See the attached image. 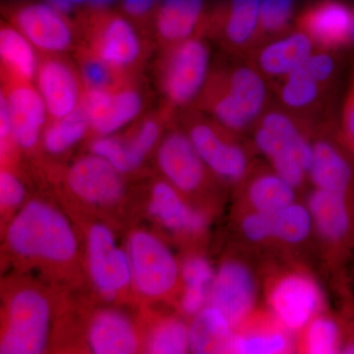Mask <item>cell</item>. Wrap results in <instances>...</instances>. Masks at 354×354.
Segmentation results:
<instances>
[{"label":"cell","mask_w":354,"mask_h":354,"mask_svg":"<svg viewBox=\"0 0 354 354\" xmlns=\"http://www.w3.org/2000/svg\"><path fill=\"white\" fill-rule=\"evenodd\" d=\"M271 104L267 81L246 62L211 67L190 108L244 135Z\"/></svg>","instance_id":"cell-1"},{"label":"cell","mask_w":354,"mask_h":354,"mask_svg":"<svg viewBox=\"0 0 354 354\" xmlns=\"http://www.w3.org/2000/svg\"><path fill=\"white\" fill-rule=\"evenodd\" d=\"M319 120L271 102L250 132L257 155L299 194L310 187L312 147Z\"/></svg>","instance_id":"cell-2"},{"label":"cell","mask_w":354,"mask_h":354,"mask_svg":"<svg viewBox=\"0 0 354 354\" xmlns=\"http://www.w3.org/2000/svg\"><path fill=\"white\" fill-rule=\"evenodd\" d=\"M262 304L297 335L311 319L329 309L323 286L305 259L269 255L258 258Z\"/></svg>","instance_id":"cell-3"},{"label":"cell","mask_w":354,"mask_h":354,"mask_svg":"<svg viewBox=\"0 0 354 354\" xmlns=\"http://www.w3.org/2000/svg\"><path fill=\"white\" fill-rule=\"evenodd\" d=\"M306 193L316 248L335 288L348 279L354 258V198L311 187Z\"/></svg>","instance_id":"cell-4"},{"label":"cell","mask_w":354,"mask_h":354,"mask_svg":"<svg viewBox=\"0 0 354 354\" xmlns=\"http://www.w3.org/2000/svg\"><path fill=\"white\" fill-rule=\"evenodd\" d=\"M184 131L200 157L223 183L237 187L257 162L252 142L196 109H183Z\"/></svg>","instance_id":"cell-5"},{"label":"cell","mask_w":354,"mask_h":354,"mask_svg":"<svg viewBox=\"0 0 354 354\" xmlns=\"http://www.w3.org/2000/svg\"><path fill=\"white\" fill-rule=\"evenodd\" d=\"M14 252L53 262H67L75 256L77 239L62 213L39 201L28 203L7 230Z\"/></svg>","instance_id":"cell-6"},{"label":"cell","mask_w":354,"mask_h":354,"mask_svg":"<svg viewBox=\"0 0 354 354\" xmlns=\"http://www.w3.org/2000/svg\"><path fill=\"white\" fill-rule=\"evenodd\" d=\"M209 48L201 35L160 48L156 83L162 104L178 113L192 106L209 75Z\"/></svg>","instance_id":"cell-7"},{"label":"cell","mask_w":354,"mask_h":354,"mask_svg":"<svg viewBox=\"0 0 354 354\" xmlns=\"http://www.w3.org/2000/svg\"><path fill=\"white\" fill-rule=\"evenodd\" d=\"M79 43L115 68L138 75L150 55V46L140 27L124 13L91 10L84 23Z\"/></svg>","instance_id":"cell-8"},{"label":"cell","mask_w":354,"mask_h":354,"mask_svg":"<svg viewBox=\"0 0 354 354\" xmlns=\"http://www.w3.org/2000/svg\"><path fill=\"white\" fill-rule=\"evenodd\" d=\"M337 53L315 50L290 75L272 83L276 102L292 113L319 120L339 75Z\"/></svg>","instance_id":"cell-9"},{"label":"cell","mask_w":354,"mask_h":354,"mask_svg":"<svg viewBox=\"0 0 354 354\" xmlns=\"http://www.w3.org/2000/svg\"><path fill=\"white\" fill-rule=\"evenodd\" d=\"M262 297L259 259L245 249L223 260L215 272L209 304L236 327L259 306Z\"/></svg>","instance_id":"cell-10"},{"label":"cell","mask_w":354,"mask_h":354,"mask_svg":"<svg viewBox=\"0 0 354 354\" xmlns=\"http://www.w3.org/2000/svg\"><path fill=\"white\" fill-rule=\"evenodd\" d=\"M8 22L39 53L66 55L79 44V31L68 15L44 0L21 2L14 6L8 14Z\"/></svg>","instance_id":"cell-11"},{"label":"cell","mask_w":354,"mask_h":354,"mask_svg":"<svg viewBox=\"0 0 354 354\" xmlns=\"http://www.w3.org/2000/svg\"><path fill=\"white\" fill-rule=\"evenodd\" d=\"M50 322V305L41 293L34 290L16 293L9 305L8 324L0 342V353H44Z\"/></svg>","instance_id":"cell-12"},{"label":"cell","mask_w":354,"mask_h":354,"mask_svg":"<svg viewBox=\"0 0 354 354\" xmlns=\"http://www.w3.org/2000/svg\"><path fill=\"white\" fill-rule=\"evenodd\" d=\"M309 185L354 198V160L339 139L337 125L328 120L317 122Z\"/></svg>","instance_id":"cell-13"},{"label":"cell","mask_w":354,"mask_h":354,"mask_svg":"<svg viewBox=\"0 0 354 354\" xmlns=\"http://www.w3.org/2000/svg\"><path fill=\"white\" fill-rule=\"evenodd\" d=\"M132 281L142 295L160 297L176 288L180 267L167 245L145 232H134L128 242Z\"/></svg>","instance_id":"cell-14"},{"label":"cell","mask_w":354,"mask_h":354,"mask_svg":"<svg viewBox=\"0 0 354 354\" xmlns=\"http://www.w3.org/2000/svg\"><path fill=\"white\" fill-rule=\"evenodd\" d=\"M261 0H227L205 15L198 35L220 44L232 57L243 59L253 48L259 23Z\"/></svg>","instance_id":"cell-15"},{"label":"cell","mask_w":354,"mask_h":354,"mask_svg":"<svg viewBox=\"0 0 354 354\" xmlns=\"http://www.w3.org/2000/svg\"><path fill=\"white\" fill-rule=\"evenodd\" d=\"M82 104L95 136L113 135L140 118L146 97L138 77L111 90L85 88Z\"/></svg>","instance_id":"cell-16"},{"label":"cell","mask_w":354,"mask_h":354,"mask_svg":"<svg viewBox=\"0 0 354 354\" xmlns=\"http://www.w3.org/2000/svg\"><path fill=\"white\" fill-rule=\"evenodd\" d=\"M35 86L43 97L48 118H62L82 104L85 85L75 62L66 55L39 53Z\"/></svg>","instance_id":"cell-17"},{"label":"cell","mask_w":354,"mask_h":354,"mask_svg":"<svg viewBox=\"0 0 354 354\" xmlns=\"http://www.w3.org/2000/svg\"><path fill=\"white\" fill-rule=\"evenodd\" d=\"M157 162L167 180L181 193L203 189L215 174L205 164L184 130H171L160 142Z\"/></svg>","instance_id":"cell-18"},{"label":"cell","mask_w":354,"mask_h":354,"mask_svg":"<svg viewBox=\"0 0 354 354\" xmlns=\"http://www.w3.org/2000/svg\"><path fill=\"white\" fill-rule=\"evenodd\" d=\"M227 353H297V334L262 304L234 328Z\"/></svg>","instance_id":"cell-19"},{"label":"cell","mask_w":354,"mask_h":354,"mask_svg":"<svg viewBox=\"0 0 354 354\" xmlns=\"http://www.w3.org/2000/svg\"><path fill=\"white\" fill-rule=\"evenodd\" d=\"M88 261L91 278L102 297L113 298L132 281L129 256L118 246L106 225L97 223L91 227Z\"/></svg>","instance_id":"cell-20"},{"label":"cell","mask_w":354,"mask_h":354,"mask_svg":"<svg viewBox=\"0 0 354 354\" xmlns=\"http://www.w3.org/2000/svg\"><path fill=\"white\" fill-rule=\"evenodd\" d=\"M353 9L342 0H318L298 16L295 29L315 50L339 53L351 44Z\"/></svg>","instance_id":"cell-21"},{"label":"cell","mask_w":354,"mask_h":354,"mask_svg":"<svg viewBox=\"0 0 354 354\" xmlns=\"http://www.w3.org/2000/svg\"><path fill=\"white\" fill-rule=\"evenodd\" d=\"M315 51L308 37L292 29L253 48L243 58L267 82H277L304 64Z\"/></svg>","instance_id":"cell-22"},{"label":"cell","mask_w":354,"mask_h":354,"mask_svg":"<svg viewBox=\"0 0 354 354\" xmlns=\"http://www.w3.org/2000/svg\"><path fill=\"white\" fill-rule=\"evenodd\" d=\"M0 97L6 102L17 146L26 151L36 148L41 141L48 113L35 83L1 86Z\"/></svg>","instance_id":"cell-23"},{"label":"cell","mask_w":354,"mask_h":354,"mask_svg":"<svg viewBox=\"0 0 354 354\" xmlns=\"http://www.w3.org/2000/svg\"><path fill=\"white\" fill-rule=\"evenodd\" d=\"M236 189L234 212L274 213L300 199V194L267 162L257 160Z\"/></svg>","instance_id":"cell-24"},{"label":"cell","mask_w":354,"mask_h":354,"mask_svg":"<svg viewBox=\"0 0 354 354\" xmlns=\"http://www.w3.org/2000/svg\"><path fill=\"white\" fill-rule=\"evenodd\" d=\"M118 169L95 153L78 158L67 171L66 180L77 196L92 204L106 205L122 196L123 180Z\"/></svg>","instance_id":"cell-25"},{"label":"cell","mask_w":354,"mask_h":354,"mask_svg":"<svg viewBox=\"0 0 354 354\" xmlns=\"http://www.w3.org/2000/svg\"><path fill=\"white\" fill-rule=\"evenodd\" d=\"M311 247L316 248L313 221L304 201L297 200L274 214L269 251L265 256L304 259Z\"/></svg>","instance_id":"cell-26"},{"label":"cell","mask_w":354,"mask_h":354,"mask_svg":"<svg viewBox=\"0 0 354 354\" xmlns=\"http://www.w3.org/2000/svg\"><path fill=\"white\" fill-rule=\"evenodd\" d=\"M150 212L160 225L177 234L197 236L208 227V216L184 201L180 191L167 180L153 186Z\"/></svg>","instance_id":"cell-27"},{"label":"cell","mask_w":354,"mask_h":354,"mask_svg":"<svg viewBox=\"0 0 354 354\" xmlns=\"http://www.w3.org/2000/svg\"><path fill=\"white\" fill-rule=\"evenodd\" d=\"M206 0H160L153 14V35L160 48L198 35Z\"/></svg>","instance_id":"cell-28"},{"label":"cell","mask_w":354,"mask_h":354,"mask_svg":"<svg viewBox=\"0 0 354 354\" xmlns=\"http://www.w3.org/2000/svg\"><path fill=\"white\" fill-rule=\"evenodd\" d=\"M39 53L24 35L9 22L0 27V76L1 86L35 83Z\"/></svg>","instance_id":"cell-29"},{"label":"cell","mask_w":354,"mask_h":354,"mask_svg":"<svg viewBox=\"0 0 354 354\" xmlns=\"http://www.w3.org/2000/svg\"><path fill=\"white\" fill-rule=\"evenodd\" d=\"M88 344L97 354H130L136 353L138 339L127 317L106 310L97 314L91 324Z\"/></svg>","instance_id":"cell-30"},{"label":"cell","mask_w":354,"mask_h":354,"mask_svg":"<svg viewBox=\"0 0 354 354\" xmlns=\"http://www.w3.org/2000/svg\"><path fill=\"white\" fill-rule=\"evenodd\" d=\"M234 327L221 310L207 305L189 326L190 351L194 353H227Z\"/></svg>","instance_id":"cell-31"},{"label":"cell","mask_w":354,"mask_h":354,"mask_svg":"<svg viewBox=\"0 0 354 354\" xmlns=\"http://www.w3.org/2000/svg\"><path fill=\"white\" fill-rule=\"evenodd\" d=\"M342 346L341 322L330 308L311 319L297 335V353H341Z\"/></svg>","instance_id":"cell-32"},{"label":"cell","mask_w":354,"mask_h":354,"mask_svg":"<svg viewBox=\"0 0 354 354\" xmlns=\"http://www.w3.org/2000/svg\"><path fill=\"white\" fill-rule=\"evenodd\" d=\"M92 132L87 111L81 104L76 111L62 118H48L41 143L51 155H62Z\"/></svg>","instance_id":"cell-33"},{"label":"cell","mask_w":354,"mask_h":354,"mask_svg":"<svg viewBox=\"0 0 354 354\" xmlns=\"http://www.w3.org/2000/svg\"><path fill=\"white\" fill-rule=\"evenodd\" d=\"M177 111L162 104L152 113L139 118L129 136L125 138L136 169L162 138L165 123L172 120Z\"/></svg>","instance_id":"cell-34"},{"label":"cell","mask_w":354,"mask_h":354,"mask_svg":"<svg viewBox=\"0 0 354 354\" xmlns=\"http://www.w3.org/2000/svg\"><path fill=\"white\" fill-rule=\"evenodd\" d=\"M74 51V62L78 67L85 88L111 90L138 75H130L97 57L87 46L79 43Z\"/></svg>","instance_id":"cell-35"},{"label":"cell","mask_w":354,"mask_h":354,"mask_svg":"<svg viewBox=\"0 0 354 354\" xmlns=\"http://www.w3.org/2000/svg\"><path fill=\"white\" fill-rule=\"evenodd\" d=\"M295 2L297 0H261L259 23L253 48L292 30L290 26Z\"/></svg>","instance_id":"cell-36"},{"label":"cell","mask_w":354,"mask_h":354,"mask_svg":"<svg viewBox=\"0 0 354 354\" xmlns=\"http://www.w3.org/2000/svg\"><path fill=\"white\" fill-rule=\"evenodd\" d=\"M189 351V326L178 319H171L158 326L148 344L150 353L181 354Z\"/></svg>","instance_id":"cell-37"},{"label":"cell","mask_w":354,"mask_h":354,"mask_svg":"<svg viewBox=\"0 0 354 354\" xmlns=\"http://www.w3.org/2000/svg\"><path fill=\"white\" fill-rule=\"evenodd\" d=\"M90 150L91 153L108 160L120 174H128L136 169L125 139L113 135L97 136L91 143Z\"/></svg>","instance_id":"cell-38"},{"label":"cell","mask_w":354,"mask_h":354,"mask_svg":"<svg viewBox=\"0 0 354 354\" xmlns=\"http://www.w3.org/2000/svg\"><path fill=\"white\" fill-rule=\"evenodd\" d=\"M215 272L211 263L203 256H190L180 267L184 288L211 291Z\"/></svg>","instance_id":"cell-39"},{"label":"cell","mask_w":354,"mask_h":354,"mask_svg":"<svg viewBox=\"0 0 354 354\" xmlns=\"http://www.w3.org/2000/svg\"><path fill=\"white\" fill-rule=\"evenodd\" d=\"M339 139L354 160V62L351 64L348 90L342 102L341 120L337 125Z\"/></svg>","instance_id":"cell-40"},{"label":"cell","mask_w":354,"mask_h":354,"mask_svg":"<svg viewBox=\"0 0 354 354\" xmlns=\"http://www.w3.org/2000/svg\"><path fill=\"white\" fill-rule=\"evenodd\" d=\"M25 197V188L12 172L2 169L0 174V201L6 208L19 206Z\"/></svg>","instance_id":"cell-41"},{"label":"cell","mask_w":354,"mask_h":354,"mask_svg":"<svg viewBox=\"0 0 354 354\" xmlns=\"http://www.w3.org/2000/svg\"><path fill=\"white\" fill-rule=\"evenodd\" d=\"M160 0H121L123 13L134 21L140 28L152 23L153 16Z\"/></svg>","instance_id":"cell-42"},{"label":"cell","mask_w":354,"mask_h":354,"mask_svg":"<svg viewBox=\"0 0 354 354\" xmlns=\"http://www.w3.org/2000/svg\"><path fill=\"white\" fill-rule=\"evenodd\" d=\"M44 1L68 15L69 13L73 12L79 7L86 4L87 0H44Z\"/></svg>","instance_id":"cell-43"},{"label":"cell","mask_w":354,"mask_h":354,"mask_svg":"<svg viewBox=\"0 0 354 354\" xmlns=\"http://www.w3.org/2000/svg\"><path fill=\"white\" fill-rule=\"evenodd\" d=\"M118 1L120 0H87L86 6L90 7L91 10H106Z\"/></svg>","instance_id":"cell-44"},{"label":"cell","mask_w":354,"mask_h":354,"mask_svg":"<svg viewBox=\"0 0 354 354\" xmlns=\"http://www.w3.org/2000/svg\"><path fill=\"white\" fill-rule=\"evenodd\" d=\"M348 279L349 286H351V293H353L354 299V258L353 260L351 261V263L349 264L348 268Z\"/></svg>","instance_id":"cell-45"},{"label":"cell","mask_w":354,"mask_h":354,"mask_svg":"<svg viewBox=\"0 0 354 354\" xmlns=\"http://www.w3.org/2000/svg\"><path fill=\"white\" fill-rule=\"evenodd\" d=\"M351 9H353V19H351V44H353L354 48V4L353 7H351Z\"/></svg>","instance_id":"cell-46"}]
</instances>
